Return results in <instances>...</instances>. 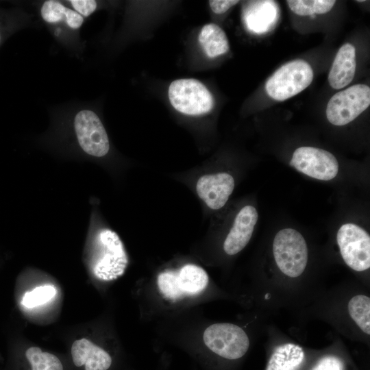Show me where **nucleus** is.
<instances>
[{
  "instance_id": "9b49d317",
  "label": "nucleus",
  "mask_w": 370,
  "mask_h": 370,
  "mask_svg": "<svg viewBox=\"0 0 370 370\" xmlns=\"http://www.w3.org/2000/svg\"><path fill=\"white\" fill-rule=\"evenodd\" d=\"M234 188V177L227 173L204 175L196 184L197 195L212 210L224 206Z\"/></svg>"
},
{
  "instance_id": "0eeeda50",
  "label": "nucleus",
  "mask_w": 370,
  "mask_h": 370,
  "mask_svg": "<svg viewBox=\"0 0 370 370\" xmlns=\"http://www.w3.org/2000/svg\"><path fill=\"white\" fill-rule=\"evenodd\" d=\"M369 104V86L354 85L331 97L327 105L326 116L334 125H345L357 118Z\"/></svg>"
},
{
  "instance_id": "dca6fc26",
  "label": "nucleus",
  "mask_w": 370,
  "mask_h": 370,
  "mask_svg": "<svg viewBox=\"0 0 370 370\" xmlns=\"http://www.w3.org/2000/svg\"><path fill=\"white\" fill-rule=\"evenodd\" d=\"M304 356L300 346L292 343L284 344L274 350L265 370H299Z\"/></svg>"
},
{
  "instance_id": "f3484780",
  "label": "nucleus",
  "mask_w": 370,
  "mask_h": 370,
  "mask_svg": "<svg viewBox=\"0 0 370 370\" xmlns=\"http://www.w3.org/2000/svg\"><path fill=\"white\" fill-rule=\"evenodd\" d=\"M199 41L206 55L214 58L225 53L230 49L225 32L215 23L206 24L201 29Z\"/></svg>"
},
{
  "instance_id": "aec40b11",
  "label": "nucleus",
  "mask_w": 370,
  "mask_h": 370,
  "mask_svg": "<svg viewBox=\"0 0 370 370\" xmlns=\"http://www.w3.org/2000/svg\"><path fill=\"white\" fill-rule=\"evenodd\" d=\"M348 311L361 330L370 334V298L363 295H355L348 303Z\"/></svg>"
},
{
  "instance_id": "2eb2a0df",
  "label": "nucleus",
  "mask_w": 370,
  "mask_h": 370,
  "mask_svg": "<svg viewBox=\"0 0 370 370\" xmlns=\"http://www.w3.org/2000/svg\"><path fill=\"white\" fill-rule=\"evenodd\" d=\"M278 8L273 1H248L243 9V18L249 30L264 33L277 20Z\"/></svg>"
},
{
  "instance_id": "9d476101",
  "label": "nucleus",
  "mask_w": 370,
  "mask_h": 370,
  "mask_svg": "<svg viewBox=\"0 0 370 370\" xmlns=\"http://www.w3.org/2000/svg\"><path fill=\"white\" fill-rule=\"evenodd\" d=\"M290 165L314 179L328 181L338 171V162L330 152L313 147H301L295 150Z\"/></svg>"
},
{
  "instance_id": "ddd939ff",
  "label": "nucleus",
  "mask_w": 370,
  "mask_h": 370,
  "mask_svg": "<svg viewBox=\"0 0 370 370\" xmlns=\"http://www.w3.org/2000/svg\"><path fill=\"white\" fill-rule=\"evenodd\" d=\"M258 217L256 209L249 205L244 206L238 212L223 243V249L227 254L235 255L245 248L251 239Z\"/></svg>"
},
{
  "instance_id": "4468645a",
  "label": "nucleus",
  "mask_w": 370,
  "mask_h": 370,
  "mask_svg": "<svg viewBox=\"0 0 370 370\" xmlns=\"http://www.w3.org/2000/svg\"><path fill=\"white\" fill-rule=\"evenodd\" d=\"M356 49L350 43H345L339 49L328 74L330 85L341 89L353 79L356 71Z\"/></svg>"
},
{
  "instance_id": "7ed1b4c3",
  "label": "nucleus",
  "mask_w": 370,
  "mask_h": 370,
  "mask_svg": "<svg viewBox=\"0 0 370 370\" xmlns=\"http://www.w3.org/2000/svg\"><path fill=\"white\" fill-rule=\"evenodd\" d=\"M312 79L311 66L303 60H295L276 70L267 79L265 89L272 99L284 101L306 89Z\"/></svg>"
},
{
  "instance_id": "20e7f679",
  "label": "nucleus",
  "mask_w": 370,
  "mask_h": 370,
  "mask_svg": "<svg viewBox=\"0 0 370 370\" xmlns=\"http://www.w3.org/2000/svg\"><path fill=\"white\" fill-rule=\"evenodd\" d=\"M273 252L280 270L291 278L299 276L308 262V247L303 236L293 228L279 231L273 240Z\"/></svg>"
},
{
  "instance_id": "f257e3e1",
  "label": "nucleus",
  "mask_w": 370,
  "mask_h": 370,
  "mask_svg": "<svg viewBox=\"0 0 370 370\" xmlns=\"http://www.w3.org/2000/svg\"><path fill=\"white\" fill-rule=\"evenodd\" d=\"M128 265V257L119 235L103 229L96 238L90 270L98 280L109 282L123 275Z\"/></svg>"
},
{
  "instance_id": "f8f14e48",
  "label": "nucleus",
  "mask_w": 370,
  "mask_h": 370,
  "mask_svg": "<svg viewBox=\"0 0 370 370\" xmlns=\"http://www.w3.org/2000/svg\"><path fill=\"white\" fill-rule=\"evenodd\" d=\"M71 358L78 370H110L114 364L113 357L108 352L86 338L73 342Z\"/></svg>"
},
{
  "instance_id": "a211bd4d",
  "label": "nucleus",
  "mask_w": 370,
  "mask_h": 370,
  "mask_svg": "<svg viewBox=\"0 0 370 370\" xmlns=\"http://www.w3.org/2000/svg\"><path fill=\"white\" fill-rule=\"evenodd\" d=\"M40 14L42 19L49 23L64 22L71 29H79L84 22V18L76 12L65 7L55 0L46 1L42 5Z\"/></svg>"
},
{
  "instance_id": "39448f33",
  "label": "nucleus",
  "mask_w": 370,
  "mask_h": 370,
  "mask_svg": "<svg viewBox=\"0 0 370 370\" xmlns=\"http://www.w3.org/2000/svg\"><path fill=\"white\" fill-rule=\"evenodd\" d=\"M204 345L215 355L227 360L242 358L249 347L245 332L230 323H218L208 326L204 332Z\"/></svg>"
},
{
  "instance_id": "6e6552de",
  "label": "nucleus",
  "mask_w": 370,
  "mask_h": 370,
  "mask_svg": "<svg viewBox=\"0 0 370 370\" xmlns=\"http://www.w3.org/2000/svg\"><path fill=\"white\" fill-rule=\"evenodd\" d=\"M336 241L341 254L348 267L363 271L370 267V236L362 227L354 223L341 225Z\"/></svg>"
},
{
  "instance_id": "393cba45",
  "label": "nucleus",
  "mask_w": 370,
  "mask_h": 370,
  "mask_svg": "<svg viewBox=\"0 0 370 370\" xmlns=\"http://www.w3.org/2000/svg\"><path fill=\"white\" fill-rule=\"evenodd\" d=\"M239 1L234 0H213L209 1L211 10L216 14H222L227 11L231 7L237 4Z\"/></svg>"
},
{
  "instance_id": "a878e982",
  "label": "nucleus",
  "mask_w": 370,
  "mask_h": 370,
  "mask_svg": "<svg viewBox=\"0 0 370 370\" xmlns=\"http://www.w3.org/2000/svg\"><path fill=\"white\" fill-rule=\"evenodd\" d=\"M0 41H1V35H0Z\"/></svg>"
},
{
  "instance_id": "4be33fe9",
  "label": "nucleus",
  "mask_w": 370,
  "mask_h": 370,
  "mask_svg": "<svg viewBox=\"0 0 370 370\" xmlns=\"http://www.w3.org/2000/svg\"><path fill=\"white\" fill-rule=\"evenodd\" d=\"M55 295L56 289L53 286H40L32 291L25 293L22 299V304L27 308H34L47 303Z\"/></svg>"
},
{
  "instance_id": "423d86ee",
  "label": "nucleus",
  "mask_w": 370,
  "mask_h": 370,
  "mask_svg": "<svg viewBox=\"0 0 370 370\" xmlns=\"http://www.w3.org/2000/svg\"><path fill=\"white\" fill-rule=\"evenodd\" d=\"M169 98L173 107L187 115H200L209 112L214 106L210 92L195 79H180L171 82Z\"/></svg>"
},
{
  "instance_id": "412c9836",
  "label": "nucleus",
  "mask_w": 370,
  "mask_h": 370,
  "mask_svg": "<svg viewBox=\"0 0 370 370\" xmlns=\"http://www.w3.org/2000/svg\"><path fill=\"white\" fill-rule=\"evenodd\" d=\"M290 9L300 16H311L314 14H324L331 10L336 1L330 0H288Z\"/></svg>"
},
{
  "instance_id": "b1692460",
  "label": "nucleus",
  "mask_w": 370,
  "mask_h": 370,
  "mask_svg": "<svg viewBox=\"0 0 370 370\" xmlns=\"http://www.w3.org/2000/svg\"><path fill=\"white\" fill-rule=\"evenodd\" d=\"M74 10L82 17H88L92 14L97 8V2L94 0H71Z\"/></svg>"
},
{
  "instance_id": "6ab92c4d",
  "label": "nucleus",
  "mask_w": 370,
  "mask_h": 370,
  "mask_svg": "<svg viewBox=\"0 0 370 370\" xmlns=\"http://www.w3.org/2000/svg\"><path fill=\"white\" fill-rule=\"evenodd\" d=\"M27 370H65L63 361L56 355L35 346L24 352Z\"/></svg>"
},
{
  "instance_id": "5701e85b",
  "label": "nucleus",
  "mask_w": 370,
  "mask_h": 370,
  "mask_svg": "<svg viewBox=\"0 0 370 370\" xmlns=\"http://www.w3.org/2000/svg\"><path fill=\"white\" fill-rule=\"evenodd\" d=\"M311 370H345L342 360L334 356L321 358Z\"/></svg>"
},
{
  "instance_id": "1a4fd4ad",
  "label": "nucleus",
  "mask_w": 370,
  "mask_h": 370,
  "mask_svg": "<svg viewBox=\"0 0 370 370\" xmlns=\"http://www.w3.org/2000/svg\"><path fill=\"white\" fill-rule=\"evenodd\" d=\"M74 127L78 143L88 155L106 156L110 149L106 129L99 116L92 110H82L74 119Z\"/></svg>"
},
{
  "instance_id": "f03ea898",
  "label": "nucleus",
  "mask_w": 370,
  "mask_h": 370,
  "mask_svg": "<svg viewBox=\"0 0 370 370\" xmlns=\"http://www.w3.org/2000/svg\"><path fill=\"white\" fill-rule=\"evenodd\" d=\"M208 280V275L202 267L187 264L178 269L160 273L157 284L164 297L176 300L201 293L207 287Z\"/></svg>"
}]
</instances>
